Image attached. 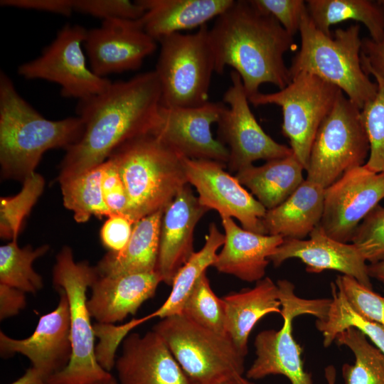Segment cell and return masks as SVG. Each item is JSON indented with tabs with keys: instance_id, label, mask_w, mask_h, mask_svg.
Returning <instances> with one entry per match:
<instances>
[{
	"instance_id": "6da1fadb",
	"label": "cell",
	"mask_w": 384,
	"mask_h": 384,
	"mask_svg": "<svg viewBox=\"0 0 384 384\" xmlns=\"http://www.w3.org/2000/svg\"><path fill=\"white\" fill-rule=\"evenodd\" d=\"M161 90L154 70L112 82L100 94L80 100V138L65 151L58 177L78 174L105 161L124 142L150 134L161 107Z\"/></svg>"
},
{
	"instance_id": "7a4b0ae2",
	"label": "cell",
	"mask_w": 384,
	"mask_h": 384,
	"mask_svg": "<svg viewBox=\"0 0 384 384\" xmlns=\"http://www.w3.org/2000/svg\"><path fill=\"white\" fill-rule=\"evenodd\" d=\"M215 72L228 66L240 75L247 97L270 83L279 90L292 81L284 55L293 46L289 34L271 15L250 0H233L209 28Z\"/></svg>"
},
{
	"instance_id": "3957f363",
	"label": "cell",
	"mask_w": 384,
	"mask_h": 384,
	"mask_svg": "<svg viewBox=\"0 0 384 384\" xmlns=\"http://www.w3.org/2000/svg\"><path fill=\"white\" fill-rule=\"evenodd\" d=\"M81 118L50 120L17 92L11 80L0 73V164L4 178L23 182L35 172L43 154L65 150L80 138Z\"/></svg>"
},
{
	"instance_id": "277c9868",
	"label": "cell",
	"mask_w": 384,
	"mask_h": 384,
	"mask_svg": "<svg viewBox=\"0 0 384 384\" xmlns=\"http://www.w3.org/2000/svg\"><path fill=\"white\" fill-rule=\"evenodd\" d=\"M114 162L127 197V216L135 224L163 210L188 181L182 156L153 134L132 139L109 156Z\"/></svg>"
},
{
	"instance_id": "5b68a950",
	"label": "cell",
	"mask_w": 384,
	"mask_h": 384,
	"mask_svg": "<svg viewBox=\"0 0 384 384\" xmlns=\"http://www.w3.org/2000/svg\"><path fill=\"white\" fill-rule=\"evenodd\" d=\"M358 23L338 28L334 36L319 30L307 10L300 27L301 48L292 60L291 79L305 72L336 86L360 110L376 95L378 85L361 64L362 38Z\"/></svg>"
},
{
	"instance_id": "8992f818",
	"label": "cell",
	"mask_w": 384,
	"mask_h": 384,
	"mask_svg": "<svg viewBox=\"0 0 384 384\" xmlns=\"http://www.w3.org/2000/svg\"><path fill=\"white\" fill-rule=\"evenodd\" d=\"M98 277L95 267L86 261L75 262L70 247H63L57 255L53 282L68 300L72 355L68 366L50 375L46 384H97L112 375L97 360L95 334L87 306V288Z\"/></svg>"
},
{
	"instance_id": "52a82bcc",
	"label": "cell",
	"mask_w": 384,
	"mask_h": 384,
	"mask_svg": "<svg viewBox=\"0 0 384 384\" xmlns=\"http://www.w3.org/2000/svg\"><path fill=\"white\" fill-rule=\"evenodd\" d=\"M159 42L154 71L161 85V105L195 107L209 102L215 65L208 25L193 33H177Z\"/></svg>"
},
{
	"instance_id": "ba28073f",
	"label": "cell",
	"mask_w": 384,
	"mask_h": 384,
	"mask_svg": "<svg viewBox=\"0 0 384 384\" xmlns=\"http://www.w3.org/2000/svg\"><path fill=\"white\" fill-rule=\"evenodd\" d=\"M152 330L196 384H215L244 373L245 357L228 336L206 329L183 314L161 319Z\"/></svg>"
},
{
	"instance_id": "9c48e42d",
	"label": "cell",
	"mask_w": 384,
	"mask_h": 384,
	"mask_svg": "<svg viewBox=\"0 0 384 384\" xmlns=\"http://www.w3.org/2000/svg\"><path fill=\"white\" fill-rule=\"evenodd\" d=\"M370 146L361 110L340 90L311 145L306 179L324 188L365 164Z\"/></svg>"
},
{
	"instance_id": "30bf717a",
	"label": "cell",
	"mask_w": 384,
	"mask_h": 384,
	"mask_svg": "<svg viewBox=\"0 0 384 384\" xmlns=\"http://www.w3.org/2000/svg\"><path fill=\"white\" fill-rule=\"evenodd\" d=\"M281 302L282 326L267 329L255 338L256 358L247 370L248 379L258 380L270 375H282L292 384H314L311 375L304 368L302 348L292 334L293 319L302 314L314 316L318 320L327 316L331 299H305L294 292V285L287 279L276 283Z\"/></svg>"
},
{
	"instance_id": "8fae6325",
	"label": "cell",
	"mask_w": 384,
	"mask_h": 384,
	"mask_svg": "<svg viewBox=\"0 0 384 384\" xmlns=\"http://www.w3.org/2000/svg\"><path fill=\"white\" fill-rule=\"evenodd\" d=\"M340 90L314 74L302 72L294 76L284 88L272 93L259 92L248 100L255 106L276 105L282 108V133L306 171L316 132L331 112Z\"/></svg>"
},
{
	"instance_id": "7c38bea8",
	"label": "cell",
	"mask_w": 384,
	"mask_h": 384,
	"mask_svg": "<svg viewBox=\"0 0 384 384\" xmlns=\"http://www.w3.org/2000/svg\"><path fill=\"white\" fill-rule=\"evenodd\" d=\"M87 30L80 25L64 26L40 56L18 66L26 79H41L58 84L61 95L80 100L106 90L112 82L89 69L82 51Z\"/></svg>"
},
{
	"instance_id": "4fadbf2b",
	"label": "cell",
	"mask_w": 384,
	"mask_h": 384,
	"mask_svg": "<svg viewBox=\"0 0 384 384\" xmlns=\"http://www.w3.org/2000/svg\"><path fill=\"white\" fill-rule=\"evenodd\" d=\"M230 80L223 97L227 108L217 123V139L229 151L228 170L237 173L257 160L269 161L292 154L290 146L274 141L259 124L237 72L231 71Z\"/></svg>"
},
{
	"instance_id": "5bb4252c",
	"label": "cell",
	"mask_w": 384,
	"mask_h": 384,
	"mask_svg": "<svg viewBox=\"0 0 384 384\" xmlns=\"http://www.w3.org/2000/svg\"><path fill=\"white\" fill-rule=\"evenodd\" d=\"M384 198V173L366 164L345 173L324 189L320 226L330 238L351 242L361 220Z\"/></svg>"
},
{
	"instance_id": "9a60e30c",
	"label": "cell",
	"mask_w": 384,
	"mask_h": 384,
	"mask_svg": "<svg viewBox=\"0 0 384 384\" xmlns=\"http://www.w3.org/2000/svg\"><path fill=\"white\" fill-rule=\"evenodd\" d=\"M182 162L188 183L196 188L202 206L217 210L220 217L236 218L246 230L266 235L262 223L266 209L225 171L226 164L183 156Z\"/></svg>"
},
{
	"instance_id": "2e32d148",
	"label": "cell",
	"mask_w": 384,
	"mask_h": 384,
	"mask_svg": "<svg viewBox=\"0 0 384 384\" xmlns=\"http://www.w3.org/2000/svg\"><path fill=\"white\" fill-rule=\"evenodd\" d=\"M226 108L224 102L210 101L195 107L161 105L151 134L184 157L227 165L228 149L211 132V125L218 123Z\"/></svg>"
},
{
	"instance_id": "e0dca14e",
	"label": "cell",
	"mask_w": 384,
	"mask_h": 384,
	"mask_svg": "<svg viewBox=\"0 0 384 384\" xmlns=\"http://www.w3.org/2000/svg\"><path fill=\"white\" fill-rule=\"evenodd\" d=\"M156 43L144 31L140 18H114L87 30L84 46L92 71L107 78L139 69L156 50Z\"/></svg>"
},
{
	"instance_id": "ac0fdd59",
	"label": "cell",
	"mask_w": 384,
	"mask_h": 384,
	"mask_svg": "<svg viewBox=\"0 0 384 384\" xmlns=\"http://www.w3.org/2000/svg\"><path fill=\"white\" fill-rule=\"evenodd\" d=\"M58 291L60 299L57 307L40 317L30 336L16 339L0 331L1 356L23 354L30 360L31 367L46 379L63 370L72 355L69 303L65 293Z\"/></svg>"
},
{
	"instance_id": "d6986e66",
	"label": "cell",
	"mask_w": 384,
	"mask_h": 384,
	"mask_svg": "<svg viewBox=\"0 0 384 384\" xmlns=\"http://www.w3.org/2000/svg\"><path fill=\"white\" fill-rule=\"evenodd\" d=\"M309 237L308 240L284 239L269 260L274 267H279L288 259L298 258L306 265L308 272L338 271L373 289L366 261L353 244L329 237L319 224Z\"/></svg>"
},
{
	"instance_id": "ffe728a7",
	"label": "cell",
	"mask_w": 384,
	"mask_h": 384,
	"mask_svg": "<svg viewBox=\"0 0 384 384\" xmlns=\"http://www.w3.org/2000/svg\"><path fill=\"white\" fill-rule=\"evenodd\" d=\"M114 366L119 384H196L153 330L128 334Z\"/></svg>"
},
{
	"instance_id": "44dd1931",
	"label": "cell",
	"mask_w": 384,
	"mask_h": 384,
	"mask_svg": "<svg viewBox=\"0 0 384 384\" xmlns=\"http://www.w3.org/2000/svg\"><path fill=\"white\" fill-rule=\"evenodd\" d=\"M208 210L189 183L178 191L164 210L156 272L167 285H172L178 271L194 253V229Z\"/></svg>"
},
{
	"instance_id": "7402d4cb",
	"label": "cell",
	"mask_w": 384,
	"mask_h": 384,
	"mask_svg": "<svg viewBox=\"0 0 384 384\" xmlns=\"http://www.w3.org/2000/svg\"><path fill=\"white\" fill-rule=\"evenodd\" d=\"M161 282L156 272L99 276L87 301L90 315L100 324L121 321L134 315L145 301L153 297Z\"/></svg>"
},
{
	"instance_id": "603a6c76",
	"label": "cell",
	"mask_w": 384,
	"mask_h": 384,
	"mask_svg": "<svg viewBox=\"0 0 384 384\" xmlns=\"http://www.w3.org/2000/svg\"><path fill=\"white\" fill-rule=\"evenodd\" d=\"M225 242L213 265L219 272L257 282L264 278L269 257L283 242L279 235H262L238 226L233 218L222 216Z\"/></svg>"
},
{
	"instance_id": "cb8c5ba5",
	"label": "cell",
	"mask_w": 384,
	"mask_h": 384,
	"mask_svg": "<svg viewBox=\"0 0 384 384\" xmlns=\"http://www.w3.org/2000/svg\"><path fill=\"white\" fill-rule=\"evenodd\" d=\"M144 9V31L155 41L199 28L225 11L233 0H137Z\"/></svg>"
},
{
	"instance_id": "d4e9b609",
	"label": "cell",
	"mask_w": 384,
	"mask_h": 384,
	"mask_svg": "<svg viewBox=\"0 0 384 384\" xmlns=\"http://www.w3.org/2000/svg\"><path fill=\"white\" fill-rule=\"evenodd\" d=\"M222 299L226 334L238 352L245 357L248 338L256 324L269 314H281L277 285L266 277L257 281L252 288L231 292Z\"/></svg>"
},
{
	"instance_id": "484cf974",
	"label": "cell",
	"mask_w": 384,
	"mask_h": 384,
	"mask_svg": "<svg viewBox=\"0 0 384 384\" xmlns=\"http://www.w3.org/2000/svg\"><path fill=\"white\" fill-rule=\"evenodd\" d=\"M324 189L307 179L280 205L266 212L262 223L266 235L304 240L320 223Z\"/></svg>"
},
{
	"instance_id": "4316f807",
	"label": "cell",
	"mask_w": 384,
	"mask_h": 384,
	"mask_svg": "<svg viewBox=\"0 0 384 384\" xmlns=\"http://www.w3.org/2000/svg\"><path fill=\"white\" fill-rule=\"evenodd\" d=\"M164 211L137 221L131 238L120 252L109 251L95 267L99 276H121L156 272Z\"/></svg>"
},
{
	"instance_id": "83f0119b",
	"label": "cell",
	"mask_w": 384,
	"mask_h": 384,
	"mask_svg": "<svg viewBox=\"0 0 384 384\" xmlns=\"http://www.w3.org/2000/svg\"><path fill=\"white\" fill-rule=\"evenodd\" d=\"M304 170L293 153L260 166L251 165L235 176L266 210H270L283 203L304 181Z\"/></svg>"
},
{
	"instance_id": "f1b7e54d",
	"label": "cell",
	"mask_w": 384,
	"mask_h": 384,
	"mask_svg": "<svg viewBox=\"0 0 384 384\" xmlns=\"http://www.w3.org/2000/svg\"><path fill=\"white\" fill-rule=\"evenodd\" d=\"M308 14L315 26L331 36L332 25L348 20L362 23L370 38L380 41L384 35V4L370 0H309Z\"/></svg>"
},
{
	"instance_id": "f546056e",
	"label": "cell",
	"mask_w": 384,
	"mask_h": 384,
	"mask_svg": "<svg viewBox=\"0 0 384 384\" xmlns=\"http://www.w3.org/2000/svg\"><path fill=\"white\" fill-rule=\"evenodd\" d=\"M225 235L215 223H211L206 236L203 247L194 252L189 260L176 273L170 294L164 304L151 314V318L161 319L182 313L183 306L201 276L210 266L213 265L218 248L223 245Z\"/></svg>"
},
{
	"instance_id": "4dcf8cb0",
	"label": "cell",
	"mask_w": 384,
	"mask_h": 384,
	"mask_svg": "<svg viewBox=\"0 0 384 384\" xmlns=\"http://www.w3.org/2000/svg\"><path fill=\"white\" fill-rule=\"evenodd\" d=\"M103 163L82 173L58 177L64 206L73 211L78 223L87 222L92 215H112L102 191Z\"/></svg>"
},
{
	"instance_id": "1f68e13d",
	"label": "cell",
	"mask_w": 384,
	"mask_h": 384,
	"mask_svg": "<svg viewBox=\"0 0 384 384\" xmlns=\"http://www.w3.org/2000/svg\"><path fill=\"white\" fill-rule=\"evenodd\" d=\"M331 289L332 298L327 316L315 322L316 329L322 334L324 346H330L336 336L347 328L355 327L384 353L383 327L358 314L335 282L331 283Z\"/></svg>"
},
{
	"instance_id": "d6a6232c",
	"label": "cell",
	"mask_w": 384,
	"mask_h": 384,
	"mask_svg": "<svg viewBox=\"0 0 384 384\" xmlns=\"http://www.w3.org/2000/svg\"><path fill=\"white\" fill-rule=\"evenodd\" d=\"M338 346L348 347L355 356L353 364L344 363L342 375L345 384H384V353L355 327L339 333Z\"/></svg>"
},
{
	"instance_id": "836d02e7",
	"label": "cell",
	"mask_w": 384,
	"mask_h": 384,
	"mask_svg": "<svg viewBox=\"0 0 384 384\" xmlns=\"http://www.w3.org/2000/svg\"><path fill=\"white\" fill-rule=\"evenodd\" d=\"M49 250L48 245L36 249L19 247L16 240L0 247V284L25 293H36L43 287L42 277L33 268L34 260Z\"/></svg>"
},
{
	"instance_id": "e575fe53",
	"label": "cell",
	"mask_w": 384,
	"mask_h": 384,
	"mask_svg": "<svg viewBox=\"0 0 384 384\" xmlns=\"http://www.w3.org/2000/svg\"><path fill=\"white\" fill-rule=\"evenodd\" d=\"M45 180L34 173L23 182L21 191L0 198V236L16 240L22 223L43 191Z\"/></svg>"
},
{
	"instance_id": "d590c367",
	"label": "cell",
	"mask_w": 384,
	"mask_h": 384,
	"mask_svg": "<svg viewBox=\"0 0 384 384\" xmlns=\"http://www.w3.org/2000/svg\"><path fill=\"white\" fill-rule=\"evenodd\" d=\"M181 314L206 329L227 336L223 299L213 292L206 273L189 295Z\"/></svg>"
},
{
	"instance_id": "8d00e7d4",
	"label": "cell",
	"mask_w": 384,
	"mask_h": 384,
	"mask_svg": "<svg viewBox=\"0 0 384 384\" xmlns=\"http://www.w3.org/2000/svg\"><path fill=\"white\" fill-rule=\"evenodd\" d=\"M375 97L361 110L370 151L366 165L376 173H384V80L377 75Z\"/></svg>"
},
{
	"instance_id": "74e56055",
	"label": "cell",
	"mask_w": 384,
	"mask_h": 384,
	"mask_svg": "<svg viewBox=\"0 0 384 384\" xmlns=\"http://www.w3.org/2000/svg\"><path fill=\"white\" fill-rule=\"evenodd\" d=\"M367 262L384 260V207L378 205L363 220L351 240Z\"/></svg>"
},
{
	"instance_id": "f35d334b",
	"label": "cell",
	"mask_w": 384,
	"mask_h": 384,
	"mask_svg": "<svg viewBox=\"0 0 384 384\" xmlns=\"http://www.w3.org/2000/svg\"><path fill=\"white\" fill-rule=\"evenodd\" d=\"M334 282L358 314L384 329V297L346 275L337 276Z\"/></svg>"
},
{
	"instance_id": "ab89813d",
	"label": "cell",
	"mask_w": 384,
	"mask_h": 384,
	"mask_svg": "<svg viewBox=\"0 0 384 384\" xmlns=\"http://www.w3.org/2000/svg\"><path fill=\"white\" fill-rule=\"evenodd\" d=\"M151 319V314L139 319H133L121 325L97 323L93 325L95 336L100 337L101 342L95 348L96 358L100 365L107 371L114 366V352L118 344L124 339L129 332L136 326Z\"/></svg>"
},
{
	"instance_id": "60d3db41",
	"label": "cell",
	"mask_w": 384,
	"mask_h": 384,
	"mask_svg": "<svg viewBox=\"0 0 384 384\" xmlns=\"http://www.w3.org/2000/svg\"><path fill=\"white\" fill-rule=\"evenodd\" d=\"M73 11L88 14L103 21L114 18L138 19L144 9L135 1L127 0H73Z\"/></svg>"
},
{
	"instance_id": "b9f144b4",
	"label": "cell",
	"mask_w": 384,
	"mask_h": 384,
	"mask_svg": "<svg viewBox=\"0 0 384 384\" xmlns=\"http://www.w3.org/2000/svg\"><path fill=\"white\" fill-rule=\"evenodd\" d=\"M260 10L274 17L292 36L299 31L304 13L307 10L303 0H250Z\"/></svg>"
},
{
	"instance_id": "7bdbcfd3",
	"label": "cell",
	"mask_w": 384,
	"mask_h": 384,
	"mask_svg": "<svg viewBox=\"0 0 384 384\" xmlns=\"http://www.w3.org/2000/svg\"><path fill=\"white\" fill-rule=\"evenodd\" d=\"M102 191L104 201L112 213L127 215V191L117 166L110 158L103 162Z\"/></svg>"
},
{
	"instance_id": "ee69618b",
	"label": "cell",
	"mask_w": 384,
	"mask_h": 384,
	"mask_svg": "<svg viewBox=\"0 0 384 384\" xmlns=\"http://www.w3.org/2000/svg\"><path fill=\"white\" fill-rule=\"evenodd\" d=\"M107 218L100 230L101 242L110 252H120L128 243L134 223L123 214H112Z\"/></svg>"
},
{
	"instance_id": "f6af8a7d",
	"label": "cell",
	"mask_w": 384,
	"mask_h": 384,
	"mask_svg": "<svg viewBox=\"0 0 384 384\" xmlns=\"http://www.w3.org/2000/svg\"><path fill=\"white\" fill-rule=\"evenodd\" d=\"M361 58L366 73L377 75L384 80V35L378 41L362 38Z\"/></svg>"
},
{
	"instance_id": "bcb514c9",
	"label": "cell",
	"mask_w": 384,
	"mask_h": 384,
	"mask_svg": "<svg viewBox=\"0 0 384 384\" xmlns=\"http://www.w3.org/2000/svg\"><path fill=\"white\" fill-rule=\"evenodd\" d=\"M4 6L51 12L65 16L73 11V0H1Z\"/></svg>"
},
{
	"instance_id": "7dc6e473",
	"label": "cell",
	"mask_w": 384,
	"mask_h": 384,
	"mask_svg": "<svg viewBox=\"0 0 384 384\" xmlns=\"http://www.w3.org/2000/svg\"><path fill=\"white\" fill-rule=\"evenodd\" d=\"M26 306L25 292L0 284V319L18 314Z\"/></svg>"
},
{
	"instance_id": "c3c4849f",
	"label": "cell",
	"mask_w": 384,
	"mask_h": 384,
	"mask_svg": "<svg viewBox=\"0 0 384 384\" xmlns=\"http://www.w3.org/2000/svg\"><path fill=\"white\" fill-rule=\"evenodd\" d=\"M47 379L31 366L18 380L11 384H46Z\"/></svg>"
},
{
	"instance_id": "681fc988",
	"label": "cell",
	"mask_w": 384,
	"mask_h": 384,
	"mask_svg": "<svg viewBox=\"0 0 384 384\" xmlns=\"http://www.w3.org/2000/svg\"><path fill=\"white\" fill-rule=\"evenodd\" d=\"M368 274L384 284V260L368 265Z\"/></svg>"
},
{
	"instance_id": "f907efd6",
	"label": "cell",
	"mask_w": 384,
	"mask_h": 384,
	"mask_svg": "<svg viewBox=\"0 0 384 384\" xmlns=\"http://www.w3.org/2000/svg\"><path fill=\"white\" fill-rule=\"evenodd\" d=\"M215 384H253L252 382L244 378L242 375L236 374L230 376Z\"/></svg>"
},
{
	"instance_id": "816d5d0a",
	"label": "cell",
	"mask_w": 384,
	"mask_h": 384,
	"mask_svg": "<svg viewBox=\"0 0 384 384\" xmlns=\"http://www.w3.org/2000/svg\"><path fill=\"white\" fill-rule=\"evenodd\" d=\"M324 377L327 384H336V369L333 365H329L325 368Z\"/></svg>"
},
{
	"instance_id": "f5cc1de1",
	"label": "cell",
	"mask_w": 384,
	"mask_h": 384,
	"mask_svg": "<svg viewBox=\"0 0 384 384\" xmlns=\"http://www.w3.org/2000/svg\"><path fill=\"white\" fill-rule=\"evenodd\" d=\"M97 384H118V383L116 379L112 375H111L108 378L100 382Z\"/></svg>"
},
{
	"instance_id": "db71d44e",
	"label": "cell",
	"mask_w": 384,
	"mask_h": 384,
	"mask_svg": "<svg viewBox=\"0 0 384 384\" xmlns=\"http://www.w3.org/2000/svg\"><path fill=\"white\" fill-rule=\"evenodd\" d=\"M382 2H383V4H384V1H382Z\"/></svg>"
}]
</instances>
